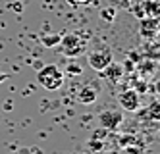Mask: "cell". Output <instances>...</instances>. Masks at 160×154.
Wrapping results in <instances>:
<instances>
[{
	"instance_id": "obj_1",
	"label": "cell",
	"mask_w": 160,
	"mask_h": 154,
	"mask_svg": "<svg viewBox=\"0 0 160 154\" xmlns=\"http://www.w3.org/2000/svg\"><path fill=\"white\" fill-rule=\"evenodd\" d=\"M64 72L54 66V64H48V66H42L39 72H37V81L39 85H42L47 91H58L62 85H64Z\"/></svg>"
},
{
	"instance_id": "obj_2",
	"label": "cell",
	"mask_w": 160,
	"mask_h": 154,
	"mask_svg": "<svg viewBox=\"0 0 160 154\" xmlns=\"http://www.w3.org/2000/svg\"><path fill=\"white\" fill-rule=\"evenodd\" d=\"M60 52L68 58H77L85 50V41L79 33H66L60 39Z\"/></svg>"
},
{
	"instance_id": "obj_3",
	"label": "cell",
	"mask_w": 160,
	"mask_h": 154,
	"mask_svg": "<svg viewBox=\"0 0 160 154\" xmlns=\"http://www.w3.org/2000/svg\"><path fill=\"white\" fill-rule=\"evenodd\" d=\"M98 123L100 127H104L106 131H114L123 123V112L118 108H110V110H102L98 114Z\"/></svg>"
},
{
	"instance_id": "obj_4",
	"label": "cell",
	"mask_w": 160,
	"mask_h": 154,
	"mask_svg": "<svg viewBox=\"0 0 160 154\" xmlns=\"http://www.w3.org/2000/svg\"><path fill=\"white\" fill-rule=\"evenodd\" d=\"M87 60H89V66L93 67L95 72H102V69L114 60V54L108 46H102V48H97V50L91 52Z\"/></svg>"
},
{
	"instance_id": "obj_5",
	"label": "cell",
	"mask_w": 160,
	"mask_h": 154,
	"mask_svg": "<svg viewBox=\"0 0 160 154\" xmlns=\"http://www.w3.org/2000/svg\"><path fill=\"white\" fill-rule=\"evenodd\" d=\"M118 102L125 112H137L141 106V98H139V92H135L133 89H123L118 94Z\"/></svg>"
},
{
	"instance_id": "obj_6",
	"label": "cell",
	"mask_w": 160,
	"mask_h": 154,
	"mask_svg": "<svg viewBox=\"0 0 160 154\" xmlns=\"http://www.w3.org/2000/svg\"><path fill=\"white\" fill-rule=\"evenodd\" d=\"M139 35L145 41H154L158 35V17H141L139 19Z\"/></svg>"
},
{
	"instance_id": "obj_7",
	"label": "cell",
	"mask_w": 160,
	"mask_h": 154,
	"mask_svg": "<svg viewBox=\"0 0 160 154\" xmlns=\"http://www.w3.org/2000/svg\"><path fill=\"white\" fill-rule=\"evenodd\" d=\"M100 75L104 77L108 83H118V81H122V77H123V67H122V64H118V62L112 60V62L100 72Z\"/></svg>"
},
{
	"instance_id": "obj_8",
	"label": "cell",
	"mask_w": 160,
	"mask_h": 154,
	"mask_svg": "<svg viewBox=\"0 0 160 154\" xmlns=\"http://www.w3.org/2000/svg\"><path fill=\"white\" fill-rule=\"evenodd\" d=\"M135 72L139 73L143 79H147L148 75H154L156 73V60H151V58H141V60L135 64Z\"/></svg>"
},
{
	"instance_id": "obj_9",
	"label": "cell",
	"mask_w": 160,
	"mask_h": 154,
	"mask_svg": "<svg viewBox=\"0 0 160 154\" xmlns=\"http://www.w3.org/2000/svg\"><path fill=\"white\" fill-rule=\"evenodd\" d=\"M98 89L95 87V85H85V87H81L79 89V92H77V100L81 102V104H93L97 98H98Z\"/></svg>"
},
{
	"instance_id": "obj_10",
	"label": "cell",
	"mask_w": 160,
	"mask_h": 154,
	"mask_svg": "<svg viewBox=\"0 0 160 154\" xmlns=\"http://www.w3.org/2000/svg\"><path fill=\"white\" fill-rule=\"evenodd\" d=\"M60 39H62L60 33H44V35H41V42H42V46H47V48H56V46L60 44Z\"/></svg>"
},
{
	"instance_id": "obj_11",
	"label": "cell",
	"mask_w": 160,
	"mask_h": 154,
	"mask_svg": "<svg viewBox=\"0 0 160 154\" xmlns=\"http://www.w3.org/2000/svg\"><path fill=\"white\" fill-rule=\"evenodd\" d=\"M143 116L148 117V120H152V122H158V120H160V104H158V100H152L151 106L145 110Z\"/></svg>"
},
{
	"instance_id": "obj_12",
	"label": "cell",
	"mask_w": 160,
	"mask_h": 154,
	"mask_svg": "<svg viewBox=\"0 0 160 154\" xmlns=\"http://www.w3.org/2000/svg\"><path fill=\"white\" fill-rule=\"evenodd\" d=\"M133 91L135 92H147L148 91V83H147V79H143V77H135L133 79Z\"/></svg>"
},
{
	"instance_id": "obj_13",
	"label": "cell",
	"mask_w": 160,
	"mask_h": 154,
	"mask_svg": "<svg viewBox=\"0 0 160 154\" xmlns=\"http://www.w3.org/2000/svg\"><path fill=\"white\" fill-rule=\"evenodd\" d=\"M66 73L70 75V77H77V75H81V73H83V67L79 66V64H75V62H68Z\"/></svg>"
},
{
	"instance_id": "obj_14",
	"label": "cell",
	"mask_w": 160,
	"mask_h": 154,
	"mask_svg": "<svg viewBox=\"0 0 160 154\" xmlns=\"http://www.w3.org/2000/svg\"><path fill=\"white\" fill-rule=\"evenodd\" d=\"M100 16H102V19H104V21L112 23L114 19H116V10H114V8H102L100 10Z\"/></svg>"
},
{
	"instance_id": "obj_15",
	"label": "cell",
	"mask_w": 160,
	"mask_h": 154,
	"mask_svg": "<svg viewBox=\"0 0 160 154\" xmlns=\"http://www.w3.org/2000/svg\"><path fill=\"white\" fill-rule=\"evenodd\" d=\"M118 145L123 148V147H129V145H137V139L133 135H120L118 139Z\"/></svg>"
},
{
	"instance_id": "obj_16",
	"label": "cell",
	"mask_w": 160,
	"mask_h": 154,
	"mask_svg": "<svg viewBox=\"0 0 160 154\" xmlns=\"http://www.w3.org/2000/svg\"><path fill=\"white\" fill-rule=\"evenodd\" d=\"M123 154H143V147H141V145H129V147H123Z\"/></svg>"
},
{
	"instance_id": "obj_17",
	"label": "cell",
	"mask_w": 160,
	"mask_h": 154,
	"mask_svg": "<svg viewBox=\"0 0 160 154\" xmlns=\"http://www.w3.org/2000/svg\"><path fill=\"white\" fill-rule=\"evenodd\" d=\"M122 67H123V73H125V72H128V73H133V72H135V62L129 60V58H125L123 64H122Z\"/></svg>"
},
{
	"instance_id": "obj_18",
	"label": "cell",
	"mask_w": 160,
	"mask_h": 154,
	"mask_svg": "<svg viewBox=\"0 0 160 154\" xmlns=\"http://www.w3.org/2000/svg\"><path fill=\"white\" fill-rule=\"evenodd\" d=\"M89 148L91 150H100L102 148V141H98V139H89Z\"/></svg>"
},
{
	"instance_id": "obj_19",
	"label": "cell",
	"mask_w": 160,
	"mask_h": 154,
	"mask_svg": "<svg viewBox=\"0 0 160 154\" xmlns=\"http://www.w3.org/2000/svg\"><path fill=\"white\" fill-rule=\"evenodd\" d=\"M106 135H108V131H106L104 127H102V129H98V131H95V133H93V137H91V139H98V141H102V139H104Z\"/></svg>"
},
{
	"instance_id": "obj_20",
	"label": "cell",
	"mask_w": 160,
	"mask_h": 154,
	"mask_svg": "<svg viewBox=\"0 0 160 154\" xmlns=\"http://www.w3.org/2000/svg\"><path fill=\"white\" fill-rule=\"evenodd\" d=\"M10 8H12L14 12H21V10H23V6H21L19 2H12V4H10Z\"/></svg>"
},
{
	"instance_id": "obj_21",
	"label": "cell",
	"mask_w": 160,
	"mask_h": 154,
	"mask_svg": "<svg viewBox=\"0 0 160 154\" xmlns=\"http://www.w3.org/2000/svg\"><path fill=\"white\" fill-rule=\"evenodd\" d=\"M4 110H12V102H10V100L4 102Z\"/></svg>"
},
{
	"instance_id": "obj_22",
	"label": "cell",
	"mask_w": 160,
	"mask_h": 154,
	"mask_svg": "<svg viewBox=\"0 0 160 154\" xmlns=\"http://www.w3.org/2000/svg\"><path fill=\"white\" fill-rule=\"evenodd\" d=\"M4 81H6V73L0 72V83H4Z\"/></svg>"
},
{
	"instance_id": "obj_23",
	"label": "cell",
	"mask_w": 160,
	"mask_h": 154,
	"mask_svg": "<svg viewBox=\"0 0 160 154\" xmlns=\"http://www.w3.org/2000/svg\"><path fill=\"white\" fill-rule=\"evenodd\" d=\"M75 4H85V2H89V0H73Z\"/></svg>"
},
{
	"instance_id": "obj_24",
	"label": "cell",
	"mask_w": 160,
	"mask_h": 154,
	"mask_svg": "<svg viewBox=\"0 0 160 154\" xmlns=\"http://www.w3.org/2000/svg\"><path fill=\"white\" fill-rule=\"evenodd\" d=\"M27 154H41V152H39V150H29Z\"/></svg>"
}]
</instances>
